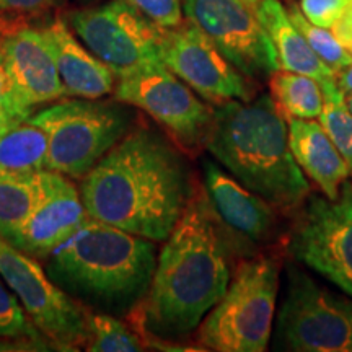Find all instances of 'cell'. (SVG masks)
Returning <instances> with one entry per match:
<instances>
[{
	"label": "cell",
	"instance_id": "cell-1",
	"mask_svg": "<svg viewBox=\"0 0 352 352\" xmlns=\"http://www.w3.org/2000/svg\"><path fill=\"white\" fill-rule=\"evenodd\" d=\"M240 245L215 215L204 186L158 252L147 296L131 316L147 344H179L223 297Z\"/></svg>",
	"mask_w": 352,
	"mask_h": 352
},
{
	"label": "cell",
	"instance_id": "cell-2",
	"mask_svg": "<svg viewBox=\"0 0 352 352\" xmlns=\"http://www.w3.org/2000/svg\"><path fill=\"white\" fill-rule=\"evenodd\" d=\"M197 186L186 153L164 131L135 124L83 176L80 195L90 217L160 243Z\"/></svg>",
	"mask_w": 352,
	"mask_h": 352
},
{
	"label": "cell",
	"instance_id": "cell-3",
	"mask_svg": "<svg viewBox=\"0 0 352 352\" xmlns=\"http://www.w3.org/2000/svg\"><path fill=\"white\" fill-rule=\"evenodd\" d=\"M204 148L236 182L279 210L296 214L311 195L289 145L287 120L270 94L212 104Z\"/></svg>",
	"mask_w": 352,
	"mask_h": 352
},
{
	"label": "cell",
	"instance_id": "cell-4",
	"mask_svg": "<svg viewBox=\"0 0 352 352\" xmlns=\"http://www.w3.org/2000/svg\"><path fill=\"white\" fill-rule=\"evenodd\" d=\"M157 256V241L88 217L41 263L87 310L131 318L151 289Z\"/></svg>",
	"mask_w": 352,
	"mask_h": 352
},
{
	"label": "cell",
	"instance_id": "cell-5",
	"mask_svg": "<svg viewBox=\"0 0 352 352\" xmlns=\"http://www.w3.org/2000/svg\"><path fill=\"white\" fill-rule=\"evenodd\" d=\"M283 254L259 252L236 263L230 284L196 329L202 351L264 352L274 327Z\"/></svg>",
	"mask_w": 352,
	"mask_h": 352
},
{
	"label": "cell",
	"instance_id": "cell-6",
	"mask_svg": "<svg viewBox=\"0 0 352 352\" xmlns=\"http://www.w3.org/2000/svg\"><path fill=\"white\" fill-rule=\"evenodd\" d=\"M134 109L116 98H64L28 120L47 135V170L82 179L138 124Z\"/></svg>",
	"mask_w": 352,
	"mask_h": 352
},
{
	"label": "cell",
	"instance_id": "cell-7",
	"mask_svg": "<svg viewBox=\"0 0 352 352\" xmlns=\"http://www.w3.org/2000/svg\"><path fill=\"white\" fill-rule=\"evenodd\" d=\"M276 338L284 351L352 352V297L324 287L289 264L276 314Z\"/></svg>",
	"mask_w": 352,
	"mask_h": 352
},
{
	"label": "cell",
	"instance_id": "cell-8",
	"mask_svg": "<svg viewBox=\"0 0 352 352\" xmlns=\"http://www.w3.org/2000/svg\"><path fill=\"white\" fill-rule=\"evenodd\" d=\"M65 21L116 78L165 65L160 51L164 28L124 0L77 8Z\"/></svg>",
	"mask_w": 352,
	"mask_h": 352
},
{
	"label": "cell",
	"instance_id": "cell-9",
	"mask_svg": "<svg viewBox=\"0 0 352 352\" xmlns=\"http://www.w3.org/2000/svg\"><path fill=\"white\" fill-rule=\"evenodd\" d=\"M0 276L54 351L85 349L87 308L47 276L43 263L0 235Z\"/></svg>",
	"mask_w": 352,
	"mask_h": 352
},
{
	"label": "cell",
	"instance_id": "cell-10",
	"mask_svg": "<svg viewBox=\"0 0 352 352\" xmlns=\"http://www.w3.org/2000/svg\"><path fill=\"white\" fill-rule=\"evenodd\" d=\"M294 215L290 256L352 297V188L336 199L310 195Z\"/></svg>",
	"mask_w": 352,
	"mask_h": 352
},
{
	"label": "cell",
	"instance_id": "cell-11",
	"mask_svg": "<svg viewBox=\"0 0 352 352\" xmlns=\"http://www.w3.org/2000/svg\"><path fill=\"white\" fill-rule=\"evenodd\" d=\"M113 95L151 116L186 155L204 148L214 107L165 65L118 78Z\"/></svg>",
	"mask_w": 352,
	"mask_h": 352
},
{
	"label": "cell",
	"instance_id": "cell-12",
	"mask_svg": "<svg viewBox=\"0 0 352 352\" xmlns=\"http://www.w3.org/2000/svg\"><path fill=\"white\" fill-rule=\"evenodd\" d=\"M183 10L250 80L267 82L280 69L270 34L241 0H183Z\"/></svg>",
	"mask_w": 352,
	"mask_h": 352
},
{
	"label": "cell",
	"instance_id": "cell-13",
	"mask_svg": "<svg viewBox=\"0 0 352 352\" xmlns=\"http://www.w3.org/2000/svg\"><path fill=\"white\" fill-rule=\"evenodd\" d=\"M162 60L189 88L210 104L228 100L248 101L256 83L245 77L195 23L184 19L162 32Z\"/></svg>",
	"mask_w": 352,
	"mask_h": 352
},
{
	"label": "cell",
	"instance_id": "cell-14",
	"mask_svg": "<svg viewBox=\"0 0 352 352\" xmlns=\"http://www.w3.org/2000/svg\"><path fill=\"white\" fill-rule=\"evenodd\" d=\"M38 182L39 191L32 212L8 241L43 261L90 215L82 201L80 188L69 176L43 170L38 173Z\"/></svg>",
	"mask_w": 352,
	"mask_h": 352
},
{
	"label": "cell",
	"instance_id": "cell-15",
	"mask_svg": "<svg viewBox=\"0 0 352 352\" xmlns=\"http://www.w3.org/2000/svg\"><path fill=\"white\" fill-rule=\"evenodd\" d=\"M202 178L215 215L245 256H252L258 246L276 239L283 214L274 206L245 188L214 160L202 162Z\"/></svg>",
	"mask_w": 352,
	"mask_h": 352
},
{
	"label": "cell",
	"instance_id": "cell-16",
	"mask_svg": "<svg viewBox=\"0 0 352 352\" xmlns=\"http://www.w3.org/2000/svg\"><path fill=\"white\" fill-rule=\"evenodd\" d=\"M2 51L10 80L30 109L69 98L44 28L23 25L8 30L2 36Z\"/></svg>",
	"mask_w": 352,
	"mask_h": 352
},
{
	"label": "cell",
	"instance_id": "cell-17",
	"mask_svg": "<svg viewBox=\"0 0 352 352\" xmlns=\"http://www.w3.org/2000/svg\"><path fill=\"white\" fill-rule=\"evenodd\" d=\"M54 51L57 70L69 98H103L116 87V76L76 36L65 19L44 26Z\"/></svg>",
	"mask_w": 352,
	"mask_h": 352
},
{
	"label": "cell",
	"instance_id": "cell-18",
	"mask_svg": "<svg viewBox=\"0 0 352 352\" xmlns=\"http://www.w3.org/2000/svg\"><path fill=\"white\" fill-rule=\"evenodd\" d=\"M289 145L298 168L328 199H336L351 178L344 157L318 120L287 118Z\"/></svg>",
	"mask_w": 352,
	"mask_h": 352
},
{
	"label": "cell",
	"instance_id": "cell-19",
	"mask_svg": "<svg viewBox=\"0 0 352 352\" xmlns=\"http://www.w3.org/2000/svg\"><path fill=\"white\" fill-rule=\"evenodd\" d=\"M254 13L274 44L280 69L314 77L321 85L336 82V74L315 54L279 0H259Z\"/></svg>",
	"mask_w": 352,
	"mask_h": 352
},
{
	"label": "cell",
	"instance_id": "cell-20",
	"mask_svg": "<svg viewBox=\"0 0 352 352\" xmlns=\"http://www.w3.org/2000/svg\"><path fill=\"white\" fill-rule=\"evenodd\" d=\"M50 144L41 127L26 120L0 132V171L28 176L47 170Z\"/></svg>",
	"mask_w": 352,
	"mask_h": 352
},
{
	"label": "cell",
	"instance_id": "cell-21",
	"mask_svg": "<svg viewBox=\"0 0 352 352\" xmlns=\"http://www.w3.org/2000/svg\"><path fill=\"white\" fill-rule=\"evenodd\" d=\"M276 107L287 118L318 120L323 109V88L314 77L279 69L267 80Z\"/></svg>",
	"mask_w": 352,
	"mask_h": 352
},
{
	"label": "cell",
	"instance_id": "cell-22",
	"mask_svg": "<svg viewBox=\"0 0 352 352\" xmlns=\"http://www.w3.org/2000/svg\"><path fill=\"white\" fill-rule=\"evenodd\" d=\"M87 329L85 349L90 352H139L148 346L138 328L111 314L87 310Z\"/></svg>",
	"mask_w": 352,
	"mask_h": 352
},
{
	"label": "cell",
	"instance_id": "cell-23",
	"mask_svg": "<svg viewBox=\"0 0 352 352\" xmlns=\"http://www.w3.org/2000/svg\"><path fill=\"white\" fill-rule=\"evenodd\" d=\"M38 173L20 176L0 171V235L7 240L19 230L36 202Z\"/></svg>",
	"mask_w": 352,
	"mask_h": 352
},
{
	"label": "cell",
	"instance_id": "cell-24",
	"mask_svg": "<svg viewBox=\"0 0 352 352\" xmlns=\"http://www.w3.org/2000/svg\"><path fill=\"white\" fill-rule=\"evenodd\" d=\"M321 88H323V109L318 121L344 157L352 175V111L336 82L324 83Z\"/></svg>",
	"mask_w": 352,
	"mask_h": 352
},
{
	"label": "cell",
	"instance_id": "cell-25",
	"mask_svg": "<svg viewBox=\"0 0 352 352\" xmlns=\"http://www.w3.org/2000/svg\"><path fill=\"white\" fill-rule=\"evenodd\" d=\"M285 8H287L292 23L303 34L311 50L315 51V54L336 74V77L346 67H349L352 64V54L341 46L340 41L334 38V34L328 28H321V26L311 23L296 2H289Z\"/></svg>",
	"mask_w": 352,
	"mask_h": 352
},
{
	"label": "cell",
	"instance_id": "cell-26",
	"mask_svg": "<svg viewBox=\"0 0 352 352\" xmlns=\"http://www.w3.org/2000/svg\"><path fill=\"white\" fill-rule=\"evenodd\" d=\"M0 340L32 341L44 346L47 351H54L51 342L28 318L25 308L21 307L19 298L6 284L2 276H0Z\"/></svg>",
	"mask_w": 352,
	"mask_h": 352
},
{
	"label": "cell",
	"instance_id": "cell-27",
	"mask_svg": "<svg viewBox=\"0 0 352 352\" xmlns=\"http://www.w3.org/2000/svg\"><path fill=\"white\" fill-rule=\"evenodd\" d=\"M160 28H175L184 20L183 0H124Z\"/></svg>",
	"mask_w": 352,
	"mask_h": 352
},
{
	"label": "cell",
	"instance_id": "cell-28",
	"mask_svg": "<svg viewBox=\"0 0 352 352\" xmlns=\"http://www.w3.org/2000/svg\"><path fill=\"white\" fill-rule=\"evenodd\" d=\"M352 0H300L298 7L311 23L321 28H331Z\"/></svg>",
	"mask_w": 352,
	"mask_h": 352
},
{
	"label": "cell",
	"instance_id": "cell-29",
	"mask_svg": "<svg viewBox=\"0 0 352 352\" xmlns=\"http://www.w3.org/2000/svg\"><path fill=\"white\" fill-rule=\"evenodd\" d=\"M2 36L3 33L0 34V104H3L8 111L15 114L20 120H26V118L33 113V109H30L23 101H21L20 95L16 94L15 90V85H13V82L10 80V76H8L2 51Z\"/></svg>",
	"mask_w": 352,
	"mask_h": 352
},
{
	"label": "cell",
	"instance_id": "cell-30",
	"mask_svg": "<svg viewBox=\"0 0 352 352\" xmlns=\"http://www.w3.org/2000/svg\"><path fill=\"white\" fill-rule=\"evenodd\" d=\"M64 0H0V16L41 15L63 6Z\"/></svg>",
	"mask_w": 352,
	"mask_h": 352
},
{
	"label": "cell",
	"instance_id": "cell-31",
	"mask_svg": "<svg viewBox=\"0 0 352 352\" xmlns=\"http://www.w3.org/2000/svg\"><path fill=\"white\" fill-rule=\"evenodd\" d=\"M329 32L334 34L341 46L352 54V2L344 8L340 19L334 21Z\"/></svg>",
	"mask_w": 352,
	"mask_h": 352
},
{
	"label": "cell",
	"instance_id": "cell-32",
	"mask_svg": "<svg viewBox=\"0 0 352 352\" xmlns=\"http://www.w3.org/2000/svg\"><path fill=\"white\" fill-rule=\"evenodd\" d=\"M336 83H338V87L341 88V91L344 94L346 98L352 96V64L349 65V67H346L344 70H342V72L338 74Z\"/></svg>",
	"mask_w": 352,
	"mask_h": 352
},
{
	"label": "cell",
	"instance_id": "cell-33",
	"mask_svg": "<svg viewBox=\"0 0 352 352\" xmlns=\"http://www.w3.org/2000/svg\"><path fill=\"white\" fill-rule=\"evenodd\" d=\"M16 121H20V118H16L15 114H12L8 109L0 104V132H3L6 129H8L12 124H15Z\"/></svg>",
	"mask_w": 352,
	"mask_h": 352
},
{
	"label": "cell",
	"instance_id": "cell-34",
	"mask_svg": "<svg viewBox=\"0 0 352 352\" xmlns=\"http://www.w3.org/2000/svg\"><path fill=\"white\" fill-rule=\"evenodd\" d=\"M76 2H78L83 7H88V6H95V3H98L100 0H76Z\"/></svg>",
	"mask_w": 352,
	"mask_h": 352
},
{
	"label": "cell",
	"instance_id": "cell-35",
	"mask_svg": "<svg viewBox=\"0 0 352 352\" xmlns=\"http://www.w3.org/2000/svg\"><path fill=\"white\" fill-rule=\"evenodd\" d=\"M241 2H245L246 6H250L252 8H254L259 3V0H241Z\"/></svg>",
	"mask_w": 352,
	"mask_h": 352
},
{
	"label": "cell",
	"instance_id": "cell-36",
	"mask_svg": "<svg viewBox=\"0 0 352 352\" xmlns=\"http://www.w3.org/2000/svg\"><path fill=\"white\" fill-rule=\"evenodd\" d=\"M347 100V107H349V109L352 111V96H349V98H346Z\"/></svg>",
	"mask_w": 352,
	"mask_h": 352
}]
</instances>
